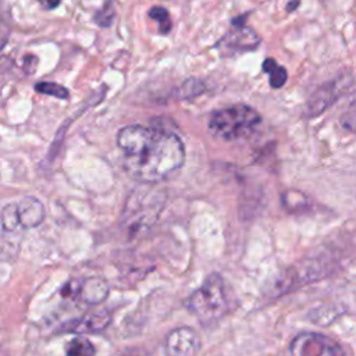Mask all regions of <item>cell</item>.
<instances>
[{
  "mask_svg": "<svg viewBox=\"0 0 356 356\" xmlns=\"http://www.w3.org/2000/svg\"><path fill=\"white\" fill-rule=\"evenodd\" d=\"M200 349V337L191 327H178L164 339L165 356H196Z\"/></svg>",
  "mask_w": 356,
  "mask_h": 356,
  "instance_id": "obj_5",
  "label": "cell"
},
{
  "mask_svg": "<svg viewBox=\"0 0 356 356\" xmlns=\"http://www.w3.org/2000/svg\"><path fill=\"white\" fill-rule=\"evenodd\" d=\"M18 221L22 228H33L44 220V207L36 197L26 196L17 203Z\"/></svg>",
  "mask_w": 356,
  "mask_h": 356,
  "instance_id": "obj_7",
  "label": "cell"
},
{
  "mask_svg": "<svg viewBox=\"0 0 356 356\" xmlns=\"http://www.w3.org/2000/svg\"><path fill=\"white\" fill-rule=\"evenodd\" d=\"M8 38V28L6 24L0 22V49L4 46V43L7 42Z\"/></svg>",
  "mask_w": 356,
  "mask_h": 356,
  "instance_id": "obj_18",
  "label": "cell"
},
{
  "mask_svg": "<svg viewBox=\"0 0 356 356\" xmlns=\"http://www.w3.org/2000/svg\"><path fill=\"white\" fill-rule=\"evenodd\" d=\"M75 295L89 305H97L107 298L108 285L102 278L90 277L81 282H76Z\"/></svg>",
  "mask_w": 356,
  "mask_h": 356,
  "instance_id": "obj_8",
  "label": "cell"
},
{
  "mask_svg": "<svg viewBox=\"0 0 356 356\" xmlns=\"http://www.w3.org/2000/svg\"><path fill=\"white\" fill-rule=\"evenodd\" d=\"M122 165L129 177L142 184L172 178L185 163L179 136L156 125H127L117 134Z\"/></svg>",
  "mask_w": 356,
  "mask_h": 356,
  "instance_id": "obj_1",
  "label": "cell"
},
{
  "mask_svg": "<svg viewBox=\"0 0 356 356\" xmlns=\"http://www.w3.org/2000/svg\"><path fill=\"white\" fill-rule=\"evenodd\" d=\"M292 356H345L342 346L332 338L318 332H302L289 346Z\"/></svg>",
  "mask_w": 356,
  "mask_h": 356,
  "instance_id": "obj_4",
  "label": "cell"
},
{
  "mask_svg": "<svg viewBox=\"0 0 356 356\" xmlns=\"http://www.w3.org/2000/svg\"><path fill=\"white\" fill-rule=\"evenodd\" d=\"M335 88H331V85H325L316 90V93L309 100V111L316 115L320 114L327 106H330L331 102H334L335 96L332 95Z\"/></svg>",
  "mask_w": 356,
  "mask_h": 356,
  "instance_id": "obj_10",
  "label": "cell"
},
{
  "mask_svg": "<svg viewBox=\"0 0 356 356\" xmlns=\"http://www.w3.org/2000/svg\"><path fill=\"white\" fill-rule=\"evenodd\" d=\"M35 90L40 92V93H44V95L56 96L58 99H67L68 97V90L64 86H61L58 83H54V82H38L35 85Z\"/></svg>",
  "mask_w": 356,
  "mask_h": 356,
  "instance_id": "obj_15",
  "label": "cell"
},
{
  "mask_svg": "<svg viewBox=\"0 0 356 356\" xmlns=\"http://www.w3.org/2000/svg\"><path fill=\"white\" fill-rule=\"evenodd\" d=\"M64 349L65 356H95L96 353L93 343L83 337H75L70 339Z\"/></svg>",
  "mask_w": 356,
  "mask_h": 356,
  "instance_id": "obj_11",
  "label": "cell"
},
{
  "mask_svg": "<svg viewBox=\"0 0 356 356\" xmlns=\"http://www.w3.org/2000/svg\"><path fill=\"white\" fill-rule=\"evenodd\" d=\"M341 125L350 132L356 134V100L352 102L343 115L341 117Z\"/></svg>",
  "mask_w": 356,
  "mask_h": 356,
  "instance_id": "obj_16",
  "label": "cell"
},
{
  "mask_svg": "<svg viewBox=\"0 0 356 356\" xmlns=\"http://www.w3.org/2000/svg\"><path fill=\"white\" fill-rule=\"evenodd\" d=\"M111 321V316L107 310H96L85 314L79 320H75L65 325L64 331L78 332V334H93L103 331Z\"/></svg>",
  "mask_w": 356,
  "mask_h": 356,
  "instance_id": "obj_6",
  "label": "cell"
},
{
  "mask_svg": "<svg viewBox=\"0 0 356 356\" xmlns=\"http://www.w3.org/2000/svg\"><path fill=\"white\" fill-rule=\"evenodd\" d=\"M229 300L222 278L210 274L186 299V309L202 323L211 324L228 313Z\"/></svg>",
  "mask_w": 356,
  "mask_h": 356,
  "instance_id": "obj_2",
  "label": "cell"
},
{
  "mask_svg": "<svg viewBox=\"0 0 356 356\" xmlns=\"http://www.w3.org/2000/svg\"><path fill=\"white\" fill-rule=\"evenodd\" d=\"M118 356H149V353L142 348H129L124 349Z\"/></svg>",
  "mask_w": 356,
  "mask_h": 356,
  "instance_id": "obj_17",
  "label": "cell"
},
{
  "mask_svg": "<svg viewBox=\"0 0 356 356\" xmlns=\"http://www.w3.org/2000/svg\"><path fill=\"white\" fill-rule=\"evenodd\" d=\"M0 220H1V227L4 231H8V232L15 231V228L19 225L17 203H10V204L4 206L1 210V214H0Z\"/></svg>",
  "mask_w": 356,
  "mask_h": 356,
  "instance_id": "obj_13",
  "label": "cell"
},
{
  "mask_svg": "<svg viewBox=\"0 0 356 356\" xmlns=\"http://www.w3.org/2000/svg\"><path fill=\"white\" fill-rule=\"evenodd\" d=\"M260 42V38L256 32L248 26H238L235 31L227 33L220 44L227 47H234L236 50H249L254 49Z\"/></svg>",
  "mask_w": 356,
  "mask_h": 356,
  "instance_id": "obj_9",
  "label": "cell"
},
{
  "mask_svg": "<svg viewBox=\"0 0 356 356\" xmlns=\"http://www.w3.org/2000/svg\"><path fill=\"white\" fill-rule=\"evenodd\" d=\"M263 71L270 75V85L275 89L284 86L286 82V70L282 65H278L275 60L273 58H266L263 63Z\"/></svg>",
  "mask_w": 356,
  "mask_h": 356,
  "instance_id": "obj_12",
  "label": "cell"
},
{
  "mask_svg": "<svg viewBox=\"0 0 356 356\" xmlns=\"http://www.w3.org/2000/svg\"><path fill=\"white\" fill-rule=\"evenodd\" d=\"M260 121L261 118L253 107L239 103L216 110L209 118V129L224 140H238L249 136Z\"/></svg>",
  "mask_w": 356,
  "mask_h": 356,
  "instance_id": "obj_3",
  "label": "cell"
},
{
  "mask_svg": "<svg viewBox=\"0 0 356 356\" xmlns=\"http://www.w3.org/2000/svg\"><path fill=\"white\" fill-rule=\"evenodd\" d=\"M149 17L156 19L159 22V31L161 33H168L171 31V19H170V14L164 7L160 6H154L149 10Z\"/></svg>",
  "mask_w": 356,
  "mask_h": 356,
  "instance_id": "obj_14",
  "label": "cell"
},
{
  "mask_svg": "<svg viewBox=\"0 0 356 356\" xmlns=\"http://www.w3.org/2000/svg\"><path fill=\"white\" fill-rule=\"evenodd\" d=\"M43 6H46V7H56V6H58V3L56 1V3H46V4H43Z\"/></svg>",
  "mask_w": 356,
  "mask_h": 356,
  "instance_id": "obj_19",
  "label": "cell"
},
{
  "mask_svg": "<svg viewBox=\"0 0 356 356\" xmlns=\"http://www.w3.org/2000/svg\"><path fill=\"white\" fill-rule=\"evenodd\" d=\"M298 6H299V3H292V4H289V6H288V11H291V8L298 7Z\"/></svg>",
  "mask_w": 356,
  "mask_h": 356,
  "instance_id": "obj_20",
  "label": "cell"
}]
</instances>
